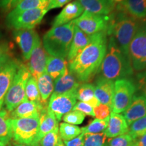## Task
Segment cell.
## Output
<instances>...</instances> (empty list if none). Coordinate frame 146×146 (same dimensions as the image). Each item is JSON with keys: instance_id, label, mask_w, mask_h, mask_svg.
<instances>
[{"instance_id": "23", "label": "cell", "mask_w": 146, "mask_h": 146, "mask_svg": "<svg viewBox=\"0 0 146 146\" xmlns=\"http://www.w3.org/2000/svg\"><path fill=\"white\" fill-rule=\"evenodd\" d=\"M59 122L55 115L45 107L41 112L39 116V127L37 140L39 143L45 135L54 131L59 127Z\"/></svg>"}, {"instance_id": "25", "label": "cell", "mask_w": 146, "mask_h": 146, "mask_svg": "<svg viewBox=\"0 0 146 146\" xmlns=\"http://www.w3.org/2000/svg\"><path fill=\"white\" fill-rule=\"evenodd\" d=\"M68 71V62L65 58L54 57L49 55L45 72L53 78L54 81L64 75Z\"/></svg>"}, {"instance_id": "22", "label": "cell", "mask_w": 146, "mask_h": 146, "mask_svg": "<svg viewBox=\"0 0 146 146\" xmlns=\"http://www.w3.org/2000/svg\"><path fill=\"white\" fill-rule=\"evenodd\" d=\"M81 83L75 76L68 71L64 75L54 80V94H62L70 92H76Z\"/></svg>"}, {"instance_id": "29", "label": "cell", "mask_w": 146, "mask_h": 146, "mask_svg": "<svg viewBox=\"0 0 146 146\" xmlns=\"http://www.w3.org/2000/svg\"><path fill=\"white\" fill-rule=\"evenodd\" d=\"M12 138V118L7 110H0V141L8 144Z\"/></svg>"}, {"instance_id": "18", "label": "cell", "mask_w": 146, "mask_h": 146, "mask_svg": "<svg viewBox=\"0 0 146 146\" xmlns=\"http://www.w3.org/2000/svg\"><path fill=\"white\" fill-rule=\"evenodd\" d=\"M129 126L123 114L111 112L108 125L104 131L107 138H114L129 132Z\"/></svg>"}, {"instance_id": "5", "label": "cell", "mask_w": 146, "mask_h": 146, "mask_svg": "<svg viewBox=\"0 0 146 146\" xmlns=\"http://www.w3.org/2000/svg\"><path fill=\"white\" fill-rule=\"evenodd\" d=\"M39 118L12 119V138L16 143L39 146L37 140Z\"/></svg>"}, {"instance_id": "49", "label": "cell", "mask_w": 146, "mask_h": 146, "mask_svg": "<svg viewBox=\"0 0 146 146\" xmlns=\"http://www.w3.org/2000/svg\"><path fill=\"white\" fill-rule=\"evenodd\" d=\"M59 146H64V144H63V141H62L61 143H60V145H59Z\"/></svg>"}, {"instance_id": "51", "label": "cell", "mask_w": 146, "mask_h": 146, "mask_svg": "<svg viewBox=\"0 0 146 146\" xmlns=\"http://www.w3.org/2000/svg\"><path fill=\"white\" fill-rule=\"evenodd\" d=\"M1 67H0V68H1Z\"/></svg>"}, {"instance_id": "8", "label": "cell", "mask_w": 146, "mask_h": 146, "mask_svg": "<svg viewBox=\"0 0 146 146\" xmlns=\"http://www.w3.org/2000/svg\"><path fill=\"white\" fill-rule=\"evenodd\" d=\"M133 70L141 72L146 69V25L140 26L129 48Z\"/></svg>"}, {"instance_id": "33", "label": "cell", "mask_w": 146, "mask_h": 146, "mask_svg": "<svg viewBox=\"0 0 146 146\" xmlns=\"http://www.w3.org/2000/svg\"><path fill=\"white\" fill-rule=\"evenodd\" d=\"M129 135L133 139H136L146 133V116L137 120L129 125Z\"/></svg>"}, {"instance_id": "21", "label": "cell", "mask_w": 146, "mask_h": 146, "mask_svg": "<svg viewBox=\"0 0 146 146\" xmlns=\"http://www.w3.org/2000/svg\"><path fill=\"white\" fill-rule=\"evenodd\" d=\"M84 10L96 14L110 15L116 9V5L112 0H78Z\"/></svg>"}, {"instance_id": "1", "label": "cell", "mask_w": 146, "mask_h": 146, "mask_svg": "<svg viewBox=\"0 0 146 146\" xmlns=\"http://www.w3.org/2000/svg\"><path fill=\"white\" fill-rule=\"evenodd\" d=\"M107 32L92 35L90 43L68 64V70L81 83H88L99 72L108 46Z\"/></svg>"}, {"instance_id": "19", "label": "cell", "mask_w": 146, "mask_h": 146, "mask_svg": "<svg viewBox=\"0 0 146 146\" xmlns=\"http://www.w3.org/2000/svg\"><path fill=\"white\" fill-rule=\"evenodd\" d=\"M91 39H92V35H89L85 33L77 27L74 26V36H73L70 50L67 56L68 62H70L72 60H74L90 43Z\"/></svg>"}, {"instance_id": "35", "label": "cell", "mask_w": 146, "mask_h": 146, "mask_svg": "<svg viewBox=\"0 0 146 146\" xmlns=\"http://www.w3.org/2000/svg\"><path fill=\"white\" fill-rule=\"evenodd\" d=\"M62 141L59 134V127L43 137L39 142V146H59Z\"/></svg>"}, {"instance_id": "4", "label": "cell", "mask_w": 146, "mask_h": 146, "mask_svg": "<svg viewBox=\"0 0 146 146\" xmlns=\"http://www.w3.org/2000/svg\"><path fill=\"white\" fill-rule=\"evenodd\" d=\"M74 21L61 26L52 27L44 35L43 46L50 56L67 58L74 36Z\"/></svg>"}, {"instance_id": "30", "label": "cell", "mask_w": 146, "mask_h": 146, "mask_svg": "<svg viewBox=\"0 0 146 146\" xmlns=\"http://www.w3.org/2000/svg\"><path fill=\"white\" fill-rule=\"evenodd\" d=\"M25 94H26L27 98L29 101L35 102L36 104L41 106L45 107L41 103L37 81L33 76H31L27 81L26 88H25Z\"/></svg>"}, {"instance_id": "11", "label": "cell", "mask_w": 146, "mask_h": 146, "mask_svg": "<svg viewBox=\"0 0 146 146\" xmlns=\"http://www.w3.org/2000/svg\"><path fill=\"white\" fill-rule=\"evenodd\" d=\"M76 92L66 94H53L50 96L47 108L55 115L58 122L62 120L63 116L70 112L76 103Z\"/></svg>"}, {"instance_id": "17", "label": "cell", "mask_w": 146, "mask_h": 146, "mask_svg": "<svg viewBox=\"0 0 146 146\" xmlns=\"http://www.w3.org/2000/svg\"><path fill=\"white\" fill-rule=\"evenodd\" d=\"M123 116L129 126L133 122L146 116V98L143 96H134L129 106L123 112Z\"/></svg>"}, {"instance_id": "28", "label": "cell", "mask_w": 146, "mask_h": 146, "mask_svg": "<svg viewBox=\"0 0 146 146\" xmlns=\"http://www.w3.org/2000/svg\"><path fill=\"white\" fill-rule=\"evenodd\" d=\"M48 2H45L42 0H22L18 4L9 12L6 17V21L12 19L18 14L25 11L35 8H47Z\"/></svg>"}, {"instance_id": "50", "label": "cell", "mask_w": 146, "mask_h": 146, "mask_svg": "<svg viewBox=\"0 0 146 146\" xmlns=\"http://www.w3.org/2000/svg\"><path fill=\"white\" fill-rule=\"evenodd\" d=\"M42 1H45V2H48V1H49V0H42Z\"/></svg>"}, {"instance_id": "37", "label": "cell", "mask_w": 146, "mask_h": 146, "mask_svg": "<svg viewBox=\"0 0 146 146\" xmlns=\"http://www.w3.org/2000/svg\"><path fill=\"white\" fill-rule=\"evenodd\" d=\"M134 139L129 133L110 138L108 141V146H131Z\"/></svg>"}, {"instance_id": "27", "label": "cell", "mask_w": 146, "mask_h": 146, "mask_svg": "<svg viewBox=\"0 0 146 146\" xmlns=\"http://www.w3.org/2000/svg\"><path fill=\"white\" fill-rule=\"evenodd\" d=\"M76 99L80 102H85L93 108L100 104V102L95 96V85L89 83L81 84L76 90Z\"/></svg>"}, {"instance_id": "31", "label": "cell", "mask_w": 146, "mask_h": 146, "mask_svg": "<svg viewBox=\"0 0 146 146\" xmlns=\"http://www.w3.org/2000/svg\"><path fill=\"white\" fill-rule=\"evenodd\" d=\"M109 117L105 119H96L91 120L87 126L81 127V133L83 134H96V133H103L106 130L108 125Z\"/></svg>"}, {"instance_id": "43", "label": "cell", "mask_w": 146, "mask_h": 146, "mask_svg": "<svg viewBox=\"0 0 146 146\" xmlns=\"http://www.w3.org/2000/svg\"><path fill=\"white\" fill-rule=\"evenodd\" d=\"M72 0H49L48 4L47 6V10H50L52 9L59 8L66 5L67 3H70Z\"/></svg>"}, {"instance_id": "38", "label": "cell", "mask_w": 146, "mask_h": 146, "mask_svg": "<svg viewBox=\"0 0 146 146\" xmlns=\"http://www.w3.org/2000/svg\"><path fill=\"white\" fill-rule=\"evenodd\" d=\"M95 117L98 119H105L109 117L110 113L112 112V108L109 106L100 104L96 107L94 108Z\"/></svg>"}, {"instance_id": "39", "label": "cell", "mask_w": 146, "mask_h": 146, "mask_svg": "<svg viewBox=\"0 0 146 146\" xmlns=\"http://www.w3.org/2000/svg\"><path fill=\"white\" fill-rule=\"evenodd\" d=\"M72 110L79 111V112L83 113L85 116L87 115L91 117H95L94 108L85 102H78L76 103V104L73 107Z\"/></svg>"}, {"instance_id": "40", "label": "cell", "mask_w": 146, "mask_h": 146, "mask_svg": "<svg viewBox=\"0 0 146 146\" xmlns=\"http://www.w3.org/2000/svg\"><path fill=\"white\" fill-rule=\"evenodd\" d=\"M22 0H0V11L10 12Z\"/></svg>"}, {"instance_id": "24", "label": "cell", "mask_w": 146, "mask_h": 146, "mask_svg": "<svg viewBox=\"0 0 146 146\" xmlns=\"http://www.w3.org/2000/svg\"><path fill=\"white\" fill-rule=\"evenodd\" d=\"M116 8L123 10L136 19L146 18V0H125Z\"/></svg>"}, {"instance_id": "26", "label": "cell", "mask_w": 146, "mask_h": 146, "mask_svg": "<svg viewBox=\"0 0 146 146\" xmlns=\"http://www.w3.org/2000/svg\"><path fill=\"white\" fill-rule=\"evenodd\" d=\"M36 81L41 96V103L45 106L49 98L54 92V81L46 72L39 76Z\"/></svg>"}, {"instance_id": "14", "label": "cell", "mask_w": 146, "mask_h": 146, "mask_svg": "<svg viewBox=\"0 0 146 146\" xmlns=\"http://www.w3.org/2000/svg\"><path fill=\"white\" fill-rule=\"evenodd\" d=\"M19 65L16 61L9 60L0 68V110L4 104L5 96Z\"/></svg>"}, {"instance_id": "13", "label": "cell", "mask_w": 146, "mask_h": 146, "mask_svg": "<svg viewBox=\"0 0 146 146\" xmlns=\"http://www.w3.org/2000/svg\"><path fill=\"white\" fill-rule=\"evenodd\" d=\"M14 36L23 53V58L26 61L30 59L32 52L35 46L39 36L33 29L15 30Z\"/></svg>"}, {"instance_id": "44", "label": "cell", "mask_w": 146, "mask_h": 146, "mask_svg": "<svg viewBox=\"0 0 146 146\" xmlns=\"http://www.w3.org/2000/svg\"><path fill=\"white\" fill-rule=\"evenodd\" d=\"M9 61L8 54L6 50L3 45L0 44V67L4 65Z\"/></svg>"}, {"instance_id": "16", "label": "cell", "mask_w": 146, "mask_h": 146, "mask_svg": "<svg viewBox=\"0 0 146 146\" xmlns=\"http://www.w3.org/2000/svg\"><path fill=\"white\" fill-rule=\"evenodd\" d=\"M114 82L100 75L95 85V96L100 104L109 106L112 108Z\"/></svg>"}, {"instance_id": "2", "label": "cell", "mask_w": 146, "mask_h": 146, "mask_svg": "<svg viewBox=\"0 0 146 146\" xmlns=\"http://www.w3.org/2000/svg\"><path fill=\"white\" fill-rule=\"evenodd\" d=\"M101 76L107 79L119 80L128 78L133 74L130 58L118 47L112 36H110L106 54L100 69Z\"/></svg>"}, {"instance_id": "47", "label": "cell", "mask_w": 146, "mask_h": 146, "mask_svg": "<svg viewBox=\"0 0 146 146\" xmlns=\"http://www.w3.org/2000/svg\"><path fill=\"white\" fill-rule=\"evenodd\" d=\"M14 146H33V145H25V144H15Z\"/></svg>"}, {"instance_id": "3", "label": "cell", "mask_w": 146, "mask_h": 146, "mask_svg": "<svg viewBox=\"0 0 146 146\" xmlns=\"http://www.w3.org/2000/svg\"><path fill=\"white\" fill-rule=\"evenodd\" d=\"M112 12L107 35L112 36L122 51L129 56V45L140 25L137 19L129 16L123 10L116 8Z\"/></svg>"}, {"instance_id": "9", "label": "cell", "mask_w": 146, "mask_h": 146, "mask_svg": "<svg viewBox=\"0 0 146 146\" xmlns=\"http://www.w3.org/2000/svg\"><path fill=\"white\" fill-rule=\"evenodd\" d=\"M110 14L101 15L84 11L79 17L74 20V23L80 30L89 35L100 32H107L110 23Z\"/></svg>"}, {"instance_id": "46", "label": "cell", "mask_w": 146, "mask_h": 146, "mask_svg": "<svg viewBox=\"0 0 146 146\" xmlns=\"http://www.w3.org/2000/svg\"><path fill=\"white\" fill-rule=\"evenodd\" d=\"M112 1L114 3H116V5H119V4H121L125 0H112Z\"/></svg>"}, {"instance_id": "36", "label": "cell", "mask_w": 146, "mask_h": 146, "mask_svg": "<svg viewBox=\"0 0 146 146\" xmlns=\"http://www.w3.org/2000/svg\"><path fill=\"white\" fill-rule=\"evenodd\" d=\"M85 115L79 111L71 110L70 112L64 114L62 119L64 123H66L73 125H79L83 123Z\"/></svg>"}, {"instance_id": "7", "label": "cell", "mask_w": 146, "mask_h": 146, "mask_svg": "<svg viewBox=\"0 0 146 146\" xmlns=\"http://www.w3.org/2000/svg\"><path fill=\"white\" fill-rule=\"evenodd\" d=\"M137 91V87L129 78H122L114 82L112 103V112L120 114L127 108Z\"/></svg>"}, {"instance_id": "15", "label": "cell", "mask_w": 146, "mask_h": 146, "mask_svg": "<svg viewBox=\"0 0 146 146\" xmlns=\"http://www.w3.org/2000/svg\"><path fill=\"white\" fill-rule=\"evenodd\" d=\"M84 8L78 0L67 3L53 21V27L61 26L74 21L84 12Z\"/></svg>"}, {"instance_id": "6", "label": "cell", "mask_w": 146, "mask_h": 146, "mask_svg": "<svg viewBox=\"0 0 146 146\" xmlns=\"http://www.w3.org/2000/svg\"><path fill=\"white\" fill-rule=\"evenodd\" d=\"M31 76L25 64H20L5 99V105L9 112L13 111L25 98V88L29 78Z\"/></svg>"}, {"instance_id": "45", "label": "cell", "mask_w": 146, "mask_h": 146, "mask_svg": "<svg viewBox=\"0 0 146 146\" xmlns=\"http://www.w3.org/2000/svg\"><path fill=\"white\" fill-rule=\"evenodd\" d=\"M131 146H146V133L136 139H134Z\"/></svg>"}, {"instance_id": "20", "label": "cell", "mask_w": 146, "mask_h": 146, "mask_svg": "<svg viewBox=\"0 0 146 146\" xmlns=\"http://www.w3.org/2000/svg\"><path fill=\"white\" fill-rule=\"evenodd\" d=\"M45 108L25 98L13 111L10 112L11 118H39L41 112Z\"/></svg>"}, {"instance_id": "10", "label": "cell", "mask_w": 146, "mask_h": 146, "mask_svg": "<svg viewBox=\"0 0 146 146\" xmlns=\"http://www.w3.org/2000/svg\"><path fill=\"white\" fill-rule=\"evenodd\" d=\"M48 10L47 8L29 10L6 21L7 25L14 30L33 29L41 23Z\"/></svg>"}, {"instance_id": "41", "label": "cell", "mask_w": 146, "mask_h": 146, "mask_svg": "<svg viewBox=\"0 0 146 146\" xmlns=\"http://www.w3.org/2000/svg\"><path fill=\"white\" fill-rule=\"evenodd\" d=\"M138 83V88L139 89L142 96L146 98V69L145 70L139 72L137 75Z\"/></svg>"}, {"instance_id": "12", "label": "cell", "mask_w": 146, "mask_h": 146, "mask_svg": "<svg viewBox=\"0 0 146 146\" xmlns=\"http://www.w3.org/2000/svg\"><path fill=\"white\" fill-rule=\"evenodd\" d=\"M49 54L45 50L40 38L36 41L29 59L28 68L31 74L36 79L46 70V64Z\"/></svg>"}, {"instance_id": "48", "label": "cell", "mask_w": 146, "mask_h": 146, "mask_svg": "<svg viewBox=\"0 0 146 146\" xmlns=\"http://www.w3.org/2000/svg\"><path fill=\"white\" fill-rule=\"evenodd\" d=\"M8 144H6L4 142H2V141H0V146H7Z\"/></svg>"}, {"instance_id": "34", "label": "cell", "mask_w": 146, "mask_h": 146, "mask_svg": "<svg viewBox=\"0 0 146 146\" xmlns=\"http://www.w3.org/2000/svg\"><path fill=\"white\" fill-rule=\"evenodd\" d=\"M107 137L104 133L85 134L83 146H108Z\"/></svg>"}, {"instance_id": "32", "label": "cell", "mask_w": 146, "mask_h": 146, "mask_svg": "<svg viewBox=\"0 0 146 146\" xmlns=\"http://www.w3.org/2000/svg\"><path fill=\"white\" fill-rule=\"evenodd\" d=\"M81 128L76 125L66 123H61L59 125V134L62 141H69L81 134Z\"/></svg>"}, {"instance_id": "42", "label": "cell", "mask_w": 146, "mask_h": 146, "mask_svg": "<svg viewBox=\"0 0 146 146\" xmlns=\"http://www.w3.org/2000/svg\"><path fill=\"white\" fill-rule=\"evenodd\" d=\"M84 137H85V135L81 133L76 137L69 141H62L63 144L64 146H83Z\"/></svg>"}]
</instances>
